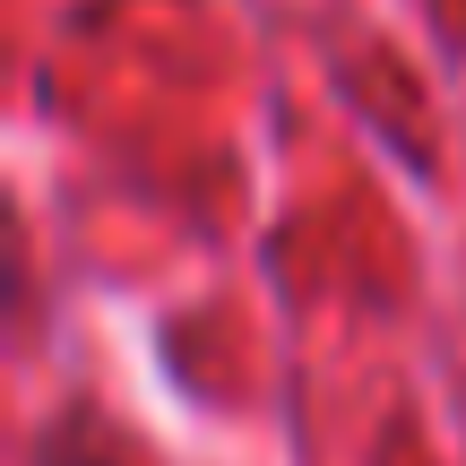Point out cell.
I'll use <instances>...</instances> for the list:
<instances>
[{"label":"cell","instance_id":"cell-1","mask_svg":"<svg viewBox=\"0 0 466 466\" xmlns=\"http://www.w3.org/2000/svg\"><path fill=\"white\" fill-rule=\"evenodd\" d=\"M26 466H121V458H113V450H96L78 423H52V432L35 441V458H26Z\"/></svg>","mask_w":466,"mask_h":466}]
</instances>
